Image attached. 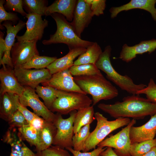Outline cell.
Returning a JSON list of instances; mask_svg holds the SVG:
<instances>
[{"mask_svg":"<svg viewBox=\"0 0 156 156\" xmlns=\"http://www.w3.org/2000/svg\"><path fill=\"white\" fill-rule=\"evenodd\" d=\"M97 107L116 119L123 118L140 119L156 113V104L138 94L125 96L122 102L117 101L112 104L101 103Z\"/></svg>","mask_w":156,"mask_h":156,"instance_id":"1","label":"cell"},{"mask_svg":"<svg viewBox=\"0 0 156 156\" xmlns=\"http://www.w3.org/2000/svg\"><path fill=\"white\" fill-rule=\"evenodd\" d=\"M73 79L79 88L92 98V105L102 100L112 99L117 96L116 88L106 79L101 73L88 76H76Z\"/></svg>","mask_w":156,"mask_h":156,"instance_id":"2","label":"cell"},{"mask_svg":"<svg viewBox=\"0 0 156 156\" xmlns=\"http://www.w3.org/2000/svg\"><path fill=\"white\" fill-rule=\"evenodd\" d=\"M50 16L55 22L57 29L54 34L50 36L49 39L42 41L43 44L63 43L66 44L70 49L78 47L87 48L93 43L79 37L75 32L70 22H68L62 15L54 13Z\"/></svg>","mask_w":156,"mask_h":156,"instance_id":"3","label":"cell"},{"mask_svg":"<svg viewBox=\"0 0 156 156\" xmlns=\"http://www.w3.org/2000/svg\"><path fill=\"white\" fill-rule=\"evenodd\" d=\"M112 48L110 45L107 46L100 55L95 64L98 68L106 74L107 78L118 86L122 90L132 95L147 86L143 83L137 84L127 75H122L118 73L112 66L110 60Z\"/></svg>","mask_w":156,"mask_h":156,"instance_id":"4","label":"cell"},{"mask_svg":"<svg viewBox=\"0 0 156 156\" xmlns=\"http://www.w3.org/2000/svg\"><path fill=\"white\" fill-rule=\"evenodd\" d=\"M94 116L96 120V125L88 138L83 152H87L95 149L96 146L112 132L126 126L131 121L130 118H119L114 120L109 121L99 112L95 113Z\"/></svg>","mask_w":156,"mask_h":156,"instance_id":"5","label":"cell"},{"mask_svg":"<svg viewBox=\"0 0 156 156\" xmlns=\"http://www.w3.org/2000/svg\"><path fill=\"white\" fill-rule=\"evenodd\" d=\"M92 100L86 94L75 92H67L56 99L50 110L61 115L91 106Z\"/></svg>","mask_w":156,"mask_h":156,"instance_id":"6","label":"cell"},{"mask_svg":"<svg viewBox=\"0 0 156 156\" xmlns=\"http://www.w3.org/2000/svg\"><path fill=\"white\" fill-rule=\"evenodd\" d=\"M136 123V120L132 119L126 127L116 134L105 139L98 145L97 147L113 148L118 156H131L130 132L131 127Z\"/></svg>","mask_w":156,"mask_h":156,"instance_id":"7","label":"cell"},{"mask_svg":"<svg viewBox=\"0 0 156 156\" xmlns=\"http://www.w3.org/2000/svg\"><path fill=\"white\" fill-rule=\"evenodd\" d=\"M77 112L76 110L71 112L69 113V117L66 119L58 114L54 123L57 132L53 145L64 149L73 147L72 140L74 134L73 123Z\"/></svg>","mask_w":156,"mask_h":156,"instance_id":"8","label":"cell"},{"mask_svg":"<svg viewBox=\"0 0 156 156\" xmlns=\"http://www.w3.org/2000/svg\"><path fill=\"white\" fill-rule=\"evenodd\" d=\"M24 87V91L19 96V101L21 104L25 107H30L34 113L45 120L54 123L58 114H55L48 108L44 103L40 100L35 89L29 87Z\"/></svg>","mask_w":156,"mask_h":156,"instance_id":"9","label":"cell"},{"mask_svg":"<svg viewBox=\"0 0 156 156\" xmlns=\"http://www.w3.org/2000/svg\"><path fill=\"white\" fill-rule=\"evenodd\" d=\"M14 71L21 85L34 89H36L40 83L47 81L52 75L47 68L31 69L17 67L14 68Z\"/></svg>","mask_w":156,"mask_h":156,"instance_id":"10","label":"cell"},{"mask_svg":"<svg viewBox=\"0 0 156 156\" xmlns=\"http://www.w3.org/2000/svg\"><path fill=\"white\" fill-rule=\"evenodd\" d=\"M37 40L18 41L15 43L11 51L14 68L19 67L36 55H39L37 49Z\"/></svg>","mask_w":156,"mask_h":156,"instance_id":"11","label":"cell"},{"mask_svg":"<svg viewBox=\"0 0 156 156\" xmlns=\"http://www.w3.org/2000/svg\"><path fill=\"white\" fill-rule=\"evenodd\" d=\"M42 16L34 13H27L25 17L27 20L26 23V30L23 35H17V41L41 40L44 30L48 25V21L43 20Z\"/></svg>","mask_w":156,"mask_h":156,"instance_id":"12","label":"cell"},{"mask_svg":"<svg viewBox=\"0 0 156 156\" xmlns=\"http://www.w3.org/2000/svg\"><path fill=\"white\" fill-rule=\"evenodd\" d=\"M42 84L43 86H51L60 90L86 94L75 83L69 69L52 75L47 81Z\"/></svg>","mask_w":156,"mask_h":156,"instance_id":"13","label":"cell"},{"mask_svg":"<svg viewBox=\"0 0 156 156\" xmlns=\"http://www.w3.org/2000/svg\"><path fill=\"white\" fill-rule=\"evenodd\" d=\"M92 17L90 6L85 0H77L73 19L70 23L79 37L81 38V34L90 23Z\"/></svg>","mask_w":156,"mask_h":156,"instance_id":"14","label":"cell"},{"mask_svg":"<svg viewBox=\"0 0 156 156\" xmlns=\"http://www.w3.org/2000/svg\"><path fill=\"white\" fill-rule=\"evenodd\" d=\"M12 24L13 23L11 21H5L2 25L6 28L7 34L4 39L6 49L0 65H2L3 66L5 65L14 69L11 56V50L15 43L17 34L25 27L26 23L20 20L16 25H13Z\"/></svg>","mask_w":156,"mask_h":156,"instance_id":"15","label":"cell"},{"mask_svg":"<svg viewBox=\"0 0 156 156\" xmlns=\"http://www.w3.org/2000/svg\"><path fill=\"white\" fill-rule=\"evenodd\" d=\"M3 140L11 148L9 156H38L26 146L15 128L9 127L3 136Z\"/></svg>","mask_w":156,"mask_h":156,"instance_id":"16","label":"cell"},{"mask_svg":"<svg viewBox=\"0 0 156 156\" xmlns=\"http://www.w3.org/2000/svg\"><path fill=\"white\" fill-rule=\"evenodd\" d=\"M0 95L10 92L20 96L25 90L24 87L19 83L15 76L14 69L5 65L0 70Z\"/></svg>","mask_w":156,"mask_h":156,"instance_id":"17","label":"cell"},{"mask_svg":"<svg viewBox=\"0 0 156 156\" xmlns=\"http://www.w3.org/2000/svg\"><path fill=\"white\" fill-rule=\"evenodd\" d=\"M156 49V40L152 39L141 41L132 46L124 44L122 47L119 58L127 63L131 62L138 54L148 52L150 54Z\"/></svg>","mask_w":156,"mask_h":156,"instance_id":"18","label":"cell"},{"mask_svg":"<svg viewBox=\"0 0 156 156\" xmlns=\"http://www.w3.org/2000/svg\"><path fill=\"white\" fill-rule=\"evenodd\" d=\"M156 134V113L151 116L145 124L139 127L132 126L130 132L131 144L154 138Z\"/></svg>","mask_w":156,"mask_h":156,"instance_id":"19","label":"cell"},{"mask_svg":"<svg viewBox=\"0 0 156 156\" xmlns=\"http://www.w3.org/2000/svg\"><path fill=\"white\" fill-rule=\"evenodd\" d=\"M87 48L76 47L69 49L68 53L60 58L57 59L47 68L52 75L64 70L69 69L74 64V60L77 57L85 52Z\"/></svg>","mask_w":156,"mask_h":156,"instance_id":"20","label":"cell"},{"mask_svg":"<svg viewBox=\"0 0 156 156\" xmlns=\"http://www.w3.org/2000/svg\"><path fill=\"white\" fill-rule=\"evenodd\" d=\"M156 0H131L128 3L118 7H112L109 10L111 17H116L120 12L135 9H139L149 12L155 21H156Z\"/></svg>","mask_w":156,"mask_h":156,"instance_id":"21","label":"cell"},{"mask_svg":"<svg viewBox=\"0 0 156 156\" xmlns=\"http://www.w3.org/2000/svg\"><path fill=\"white\" fill-rule=\"evenodd\" d=\"M76 0H56L48 6L46 10L45 16L51 15L57 13L64 16L66 19L72 21L77 3Z\"/></svg>","mask_w":156,"mask_h":156,"instance_id":"22","label":"cell"},{"mask_svg":"<svg viewBox=\"0 0 156 156\" xmlns=\"http://www.w3.org/2000/svg\"><path fill=\"white\" fill-rule=\"evenodd\" d=\"M19 96L10 92L0 95V117L8 122L14 113L18 110L17 102Z\"/></svg>","mask_w":156,"mask_h":156,"instance_id":"23","label":"cell"},{"mask_svg":"<svg viewBox=\"0 0 156 156\" xmlns=\"http://www.w3.org/2000/svg\"><path fill=\"white\" fill-rule=\"evenodd\" d=\"M57 132V128L53 122L46 121L39 131V140L36 147L37 152L43 151L53 144Z\"/></svg>","mask_w":156,"mask_h":156,"instance_id":"24","label":"cell"},{"mask_svg":"<svg viewBox=\"0 0 156 156\" xmlns=\"http://www.w3.org/2000/svg\"><path fill=\"white\" fill-rule=\"evenodd\" d=\"M93 106H90L78 110L74 120V134L83 127L90 124L95 119Z\"/></svg>","mask_w":156,"mask_h":156,"instance_id":"25","label":"cell"},{"mask_svg":"<svg viewBox=\"0 0 156 156\" xmlns=\"http://www.w3.org/2000/svg\"><path fill=\"white\" fill-rule=\"evenodd\" d=\"M35 90L39 97L43 99L44 104L50 110L56 99L66 92L57 90L49 86L39 85L36 87Z\"/></svg>","mask_w":156,"mask_h":156,"instance_id":"26","label":"cell"},{"mask_svg":"<svg viewBox=\"0 0 156 156\" xmlns=\"http://www.w3.org/2000/svg\"><path fill=\"white\" fill-rule=\"evenodd\" d=\"M102 51L96 42H94L86 49V51L79 56L74 63L73 65L94 64L98 60Z\"/></svg>","mask_w":156,"mask_h":156,"instance_id":"27","label":"cell"},{"mask_svg":"<svg viewBox=\"0 0 156 156\" xmlns=\"http://www.w3.org/2000/svg\"><path fill=\"white\" fill-rule=\"evenodd\" d=\"M57 59L56 57L36 55L28 62L19 67L27 69L32 68L37 69H43L47 68Z\"/></svg>","mask_w":156,"mask_h":156,"instance_id":"28","label":"cell"},{"mask_svg":"<svg viewBox=\"0 0 156 156\" xmlns=\"http://www.w3.org/2000/svg\"><path fill=\"white\" fill-rule=\"evenodd\" d=\"M48 2L46 0H23V8L27 13L45 16Z\"/></svg>","mask_w":156,"mask_h":156,"instance_id":"29","label":"cell"},{"mask_svg":"<svg viewBox=\"0 0 156 156\" xmlns=\"http://www.w3.org/2000/svg\"><path fill=\"white\" fill-rule=\"evenodd\" d=\"M90 124L82 127L74 135L72 140L73 149L76 151H83L85 143L90 132Z\"/></svg>","mask_w":156,"mask_h":156,"instance_id":"30","label":"cell"},{"mask_svg":"<svg viewBox=\"0 0 156 156\" xmlns=\"http://www.w3.org/2000/svg\"><path fill=\"white\" fill-rule=\"evenodd\" d=\"M72 75L74 76H88L101 73L94 64H86L73 65L69 69Z\"/></svg>","mask_w":156,"mask_h":156,"instance_id":"31","label":"cell"},{"mask_svg":"<svg viewBox=\"0 0 156 156\" xmlns=\"http://www.w3.org/2000/svg\"><path fill=\"white\" fill-rule=\"evenodd\" d=\"M156 147V138L137 143L131 144L130 148L131 156H141Z\"/></svg>","mask_w":156,"mask_h":156,"instance_id":"32","label":"cell"},{"mask_svg":"<svg viewBox=\"0 0 156 156\" xmlns=\"http://www.w3.org/2000/svg\"><path fill=\"white\" fill-rule=\"evenodd\" d=\"M18 131L23 140L36 147L38 143L39 131L30 125L19 127Z\"/></svg>","mask_w":156,"mask_h":156,"instance_id":"33","label":"cell"},{"mask_svg":"<svg viewBox=\"0 0 156 156\" xmlns=\"http://www.w3.org/2000/svg\"><path fill=\"white\" fill-rule=\"evenodd\" d=\"M145 94L149 101L156 104V84L152 78L150 79L148 86L136 93V94Z\"/></svg>","mask_w":156,"mask_h":156,"instance_id":"34","label":"cell"},{"mask_svg":"<svg viewBox=\"0 0 156 156\" xmlns=\"http://www.w3.org/2000/svg\"><path fill=\"white\" fill-rule=\"evenodd\" d=\"M36 154L38 156H71L67 150L55 145L51 146Z\"/></svg>","mask_w":156,"mask_h":156,"instance_id":"35","label":"cell"},{"mask_svg":"<svg viewBox=\"0 0 156 156\" xmlns=\"http://www.w3.org/2000/svg\"><path fill=\"white\" fill-rule=\"evenodd\" d=\"M89 5L92 16H99L104 14L106 7L105 0H85Z\"/></svg>","mask_w":156,"mask_h":156,"instance_id":"36","label":"cell"},{"mask_svg":"<svg viewBox=\"0 0 156 156\" xmlns=\"http://www.w3.org/2000/svg\"><path fill=\"white\" fill-rule=\"evenodd\" d=\"M8 122L10 127L12 128H18L29 125L23 114L18 110L14 113Z\"/></svg>","mask_w":156,"mask_h":156,"instance_id":"37","label":"cell"},{"mask_svg":"<svg viewBox=\"0 0 156 156\" xmlns=\"http://www.w3.org/2000/svg\"><path fill=\"white\" fill-rule=\"evenodd\" d=\"M5 1L0 0V24L3 21H10L14 24H16L20 20L19 18L16 13L12 12H7L4 7Z\"/></svg>","mask_w":156,"mask_h":156,"instance_id":"38","label":"cell"},{"mask_svg":"<svg viewBox=\"0 0 156 156\" xmlns=\"http://www.w3.org/2000/svg\"><path fill=\"white\" fill-rule=\"evenodd\" d=\"M4 7L6 10L18 12L24 16L25 17L27 14L23 9L22 0H6Z\"/></svg>","mask_w":156,"mask_h":156,"instance_id":"39","label":"cell"},{"mask_svg":"<svg viewBox=\"0 0 156 156\" xmlns=\"http://www.w3.org/2000/svg\"><path fill=\"white\" fill-rule=\"evenodd\" d=\"M106 147H97L90 152H82L74 150L72 147H68L66 149L72 153L73 156H101V153Z\"/></svg>","mask_w":156,"mask_h":156,"instance_id":"40","label":"cell"},{"mask_svg":"<svg viewBox=\"0 0 156 156\" xmlns=\"http://www.w3.org/2000/svg\"><path fill=\"white\" fill-rule=\"evenodd\" d=\"M17 105L18 110L22 113L29 124L34 119L38 116L34 112L29 111L26 107L21 104L19 102V99L17 102Z\"/></svg>","mask_w":156,"mask_h":156,"instance_id":"41","label":"cell"},{"mask_svg":"<svg viewBox=\"0 0 156 156\" xmlns=\"http://www.w3.org/2000/svg\"><path fill=\"white\" fill-rule=\"evenodd\" d=\"M47 121L38 116L34 119L29 124L39 131L42 128Z\"/></svg>","mask_w":156,"mask_h":156,"instance_id":"42","label":"cell"},{"mask_svg":"<svg viewBox=\"0 0 156 156\" xmlns=\"http://www.w3.org/2000/svg\"><path fill=\"white\" fill-rule=\"evenodd\" d=\"M4 34L0 31V64L1 63L2 58L6 49L4 39Z\"/></svg>","mask_w":156,"mask_h":156,"instance_id":"43","label":"cell"},{"mask_svg":"<svg viewBox=\"0 0 156 156\" xmlns=\"http://www.w3.org/2000/svg\"><path fill=\"white\" fill-rule=\"evenodd\" d=\"M101 156H118L112 148L107 147L101 154Z\"/></svg>","mask_w":156,"mask_h":156,"instance_id":"44","label":"cell"},{"mask_svg":"<svg viewBox=\"0 0 156 156\" xmlns=\"http://www.w3.org/2000/svg\"><path fill=\"white\" fill-rule=\"evenodd\" d=\"M141 156H156V147Z\"/></svg>","mask_w":156,"mask_h":156,"instance_id":"45","label":"cell"}]
</instances>
